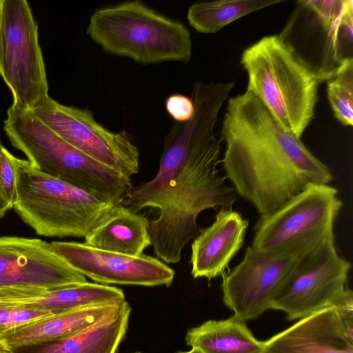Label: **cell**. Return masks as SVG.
<instances>
[{"label": "cell", "instance_id": "cell-25", "mask_svg": "<svg viewBox=\"0 0 353 353\" xmlns=\"http://www.w3.org/2000/svg\"><path fill=\"white\" fill-rule=\"evenodd\" d=\"M168 114L175 122H185L192 119L194 105L191 97L181 94L169 96L165 103Z\"/></svg>", "mask_w": 353, "mask_h": 353}, {"label": "cell", "instance_id": "cell-31", "mask_svg": "<svg viewBox=\"0 0 353 353\" xmlns=\"http://www.w3.org/2000/svg\"><path fill=\"white\" fill-rule=\"evenodd\" d=\"M263 353H266V352H263Z\"/></svg>", "mask_w": 353, "mask_h": 353}, {"label": "cell", "instance_id": "cell-30", "mask_svg": "<svg viewBox=\"0 0 353 353\" xmlns=\"http://www.w3.org/2000/svg\"><path fill=\"white\" fill-rule=\"evenodd\" d=\"M134 353H141V352H134Z\"/></svg>", "mask_w": 353, "mask_h": 353}, {"label": "cell", "instance_id": "cell-29", "mask_svg": "<svg viewBox=\"0 0 353 353\" xmlns=\"http://www.w3.org/2000/svg\"><path fill=\"white\" fill-rule=\"evenodd\" d=\"M0 353H17V352H10V351H8V350H3L2 348H0Z\"/></svg>", "mask_w": 353, "mask_h": 353}, {"label": "cell", "instance_id": "cell-4", "mask_svg": "<svg viewBox=\"0 0 353 353\" xmlns=\"http://www.w3.org/2000/svg\"><path fill=\"white\" fill-rule=\"evenodd\" d=\"M4 130L37 170L66 182L97 199L121 203L131 179L81 152L38 119L32 110L8 109Z\"/></svg>", "mask_w": 353, "mask_h": 353}, {"label": "cell", "instance_id": "cell-21", "mask_svg": "<svg viewBox=\"0 0 353 353\" xmlns=\"http://www.w3.org/2000/svg\"><path fill=\"white\" fill-rule=\"evenodd\" d=\"M283 0H225L192 5L187 14L189 24L197 32L213 34L225 26L256 10Z\"/></svg>", "mask_w": 353, "mask_h": 353}, {"label": "cell", "instance_id": "cell-1", "mask_svg": "<svg viewBox=\"0 0 353 353\" xmlns=\"http://www.w3.org/2000/svg\"><path fill=\"white\" fill-rule=\"evenodd\" d=\"M229 95L222 84L195 83L193 117L174 122L165 137L157 174L132 186L121 203L136 212L159 209L148 232L154 254L165 263L180 261L183 249L201 230L197 219L203 211L232 208L239 199L218 169L221 141L214 130Z\"/></svg>", "mask_w": 353, "mask_h": 353}, {"label": "cell", "instance_id": "cell-20", "mask_svg": "<svg viewBox=\"0 0 353 353\" xmlns=\"http://www.w3.org/2000/svg\"><path fill=\"white\" fill-rule=\"evenodd\" d=\"M125 301V294L121 289L87 281L57 290L41 296L0 300V302L48 311L55 315L90 306L119 304Z\"/></svg>", "mask_w": 353, "mask_h": 353}, {"label": "cell", "instance_id": "cell-22", "mask_svg": "<svg viewBox=\"0 0 353 353\" xmlns=\"http://www.w3.org/2000/svg\"><path fill=\"white\" fill-rule=\"evenodd\" d=\"M325 81L328 101L335 118L345 126H352V57L342 60Z\"/></svg>", "mask_w": 353, "mask_h": 353}, {"label": "cell", "instance_id": "cell-9", "mask_svg": "<svg viewBox=\"0 0 353 353\" xmlns=\"http://www.w3.org/2000/svg\"><path fill=\"white\" fill-rule=\"evenodd\" d=\"M87 282L39 239L0 237V300L41 296Z\"/></svg>", "mask_w": 353, "mask_h": 353}, {"label": "cell", "instance_id": "cell-27", "mask_svg": "<svg viewBox=\"0 0 353 353\" xmlns=\"http://www.w3.org/2000/svg\"><path fill=\"white\" fill-rule=\"evenodd\" d=\"M1 141L0 139V142ZM11 208H12V206L6 203L0 196V219L3 218L6 212Z\"/></svg>", "mask_w": 353, "mask_h": 353}, {"label": "cell", "instance_id": "cell-13", "mask_svg": "<svg viewBox=\"0 0 353 353\" xmlns=\"http://www.w3.org/2000/svg\"><path fill=\"white\" fill-rule=\"evenodd\" d=\"M50 243L55 253L74 270L100 284L168 287L174 279V270L145 254L130 256L74 241Z\"/></svg>", "mask_w": 353, "mask_h": 353}, {"label": "cell", "instance_id": "cell-3", "mask_svg": "<svg viewBox=\"0 0 353 353\" xmlns=\"http://www.w3.org/2000/svg\"><path fill=\"white\" fill-rule=\"evenodd\" d=\"M241 63L254 94L288 132L300 139L314 117L319 85L328 77L278 34L245 49Z\"/></svg>", "mask_w": 353, "mask_h": 353}, {"label": "cell", "instance_id": "cell-26", "mask_svg": "<svg viewBox=\"0 0 353 353\" xmlns=\"http://www.w3.org/2000/svg\"><path fill=\"white\" fill-rule=\"evenodd\" d=\"M3 0H0V72H1V54L2 45V32H3Z\"/></svg>", "mask_w": 353, "mask_h": 353}, {"label": "cell", "instance_id": "cell-2", "mask_svg": "<svg viewBox=\"0 0 353 353\" xmlns=\"http://www.w3.org/2000/svg\"><path fill=\"white\" fill-rule=\"evenodd\" d=\"M220 140L225 179L260 217L270 215L312 184H330L329 168L286 131L251 92L230 98Z\"/></svg>", "mask_w": 353, "mask_h": 353}, {"label": "cell", "instance_id": "cell-7", "mask_svg": "<svg viewBox=\"0 0 353 353\" xmlns=\"http://www.w3.org/2000/svg\"><path fill=\"white\" fill-rule=\"evenodd\" d=\"M332 231L272 249L248 247L243 260L222 275L225 305L245 321L258 318L271 308L301 259Z\"/></svg>", "mask_w": 353, "mask_h": 353}, {"label": "cell", "instance_id": "cell-10", "mask_svg": "<svg viewBox=\"0 0 353 353\" xmlns=\"http://www.w3.org/2000/svg\"><path fill=\"white\" fill-rule=\"evenodd\" d=\"M32 111L65 141L97 162L130 179L139 173V152L126 130L112 132L89 110L64 105L50 97Z\"/></svg>", "mask_w": 353, "mask_h": 353}, {"label": "cell", "instance_id": "cell-17", "mask_svg": "<svg viewBox=\"0 0 353 353\" xmlns=\"http://www.w3.org/2000/svg\"><path fill=\"white\" fill-rule=\"evenodd\" d=\"M150 221L122 203L114 205L84 237L94 248L130 256H140L151 245Z\"/></svg>", "mask_w": 353, "mask_h": 353}, {"label": "cell", "instance_id": "cell-16", "mask_svg": "<svg viewBox=\"0 0 353 353\" xmlns=\"http://www.w3.org/2000/svg\"><path fill=\"white\" fill-rule=\"evenodd\" d=\"M123 303L83 307L24 324L6 334L0 348L15 352L65 339L114 313Z\"/></svg>", "mask_w": 353, "mask_h": 353}, {"label": "cell", "instance_id": "cell-11", "mask_svg": "<svg viewBox=\"0 0 353 353\" xmlns=\"http://www.w3.org/2000/svg\"><path fill=\"white\" fill-rule=\"evenodd\" d=\"M350 267L330 232L298 263L270 309L283 311L292 321L333 305L346 290Z\"/></svg>", "mask_w": 353, "mask_h": 353}, {"label": "cell", "instance_id": "cell-5", "mask_svg": "<svg viewBox=\"0 0 353 353\" xmlns=\"http://www.w3.org/2000/svg\"><path fill=\"white\" fill-rule=\"evenodd\" d=\"M86 33L106 52L142 64L188 63L192 57L188 28L140 1L96 10L90 19Z\"/></svg>", "mask_w": 353, "mask_h": 353}, {"label": "cell", "instance_id": "cell-15", "mask_svg": "<svg viewBox=\"0 0 353 353\" xmlns=\"http://www.w3.org/2000/svg\"><path fill=\"white\" fill-rule=\"evenodd\" d=\"M249 221L232 208H220L214 221L201 230L191 245V274L208 280L222 276L243 246Z\"/></svg>", "mask_w": 353, "mask_h": 353}, {"label": "cell", "instance_id": "cell-6", "mask_svg": "<svg viewBox=\"0 0 353 353\" xmlns=\"http://www.w3.org/2000/svg\"><path fill=\"white\" fill-rule=\"evenodd\" d=\"M12 163V208L39 235L85 237L116 205L37 170L28 161L13 155Z\"/></svg>", "mask_w": 353, "mask_h": 353}, {"label": "cell", "instance_id": "cell-28", "mask_svg": "<svg viewBox=\"0 0 353 353\" xmlns=\"http://www.w3.org/2000/svg\"><path fill=\"white\" fill-rule=\"evenodd\" d=\"M176 353H202V352L197 349L192 348V350H189V351H186V352L180 351V352H176Z\"/></svg>", "mask_w": 353, "mask_h": 353}, {"label": "cell", "instance_id": "cell-24", "mask_svg": "<svg viewBox=\"0 0 353 353\" xmlns=\"http://www.w3.org/2000/svg\"><path fill=\"white\" fill-rule=\"evenodd\" d=\"M12 154L0 142V196L8 205L15 198V180L12 163Z\"/></svg>", "mask_w": 353, "mask_h": 353}, {"label": "cell", "instance_id": "cell-14", "mask_svg": "<svg viewBox=\"0 0 353 353\" xmlns=\"http://www.w3.org/2000/svg\"><path fill=\"white\" fill-rule=\"evenodd\" d=\"M266 353H353V330L334 305L301 318L264 341Z\"/></svg>", "mask_w": 353, "mask_h": 353}, {"label": "cell", "instance_id": "cell-12", "mask_svg": "<svg viewBox=\"0 0 353 353\" xmlns=\"http://www.w3.org/2000/svg\"><path fill=\"white\" fill-rule=\"evenodd\" d=\"M343 206L338 190L329 184H312L274 213L260 217L251 247L267 250L334 230Z\"/></svg>", "mask_w": 353, "mask_h": 353}, {"label": "cell", "instance_id": "cell-18", "mask_svg": "<svg viewBox=\"0 0 353 353\" xmlns=\"http://www.w3.org/2000/svg\"><path fill=\"white\" fill-rule=\"evenodd\" d=\"M131 312L125 301L114 313L65 339L25 349L24 353H115L124 337Z\"/></svg>", "mask_w": 353, "mask_h": 353}, {"label": "cell", "instance_id": "cell-8", "mask_svg": "<svg viewBox=\"0 0 353 353\" xmlns=\"http://www.w3.org/2000/svg\"><path fill=\"white\" fill-rule=\"evenodd\" d=\"M0 75L13 108L32 110L49 97L38 27L26 0H3Z\"/></svg>", "mask_w": 353, "mask_h": 353}, {"label": "cell", "instance_id": "cell-19", "mask_svg": "<svg viewBox=\"0 0 353 353\" xmlns=\"http://www.w3.org/2000/svg\"><path fill=\"white\" fill-rule=\"evenodd\" d=\"M245 322L234 315L209 320L190 329L185 341L202 353H263L264 341L254 336Z\"/></svg>", "mask_w": 353, "mask_h": 353}, {"label": "cell", "instance_id": "cell-23", "mask_svg": "<svg viewBox=\"0 0 353 353\" xmlns=\"http://www.w3.org/2000/svg\"><path fill=\"white\" fill-rule=\"evenodd\" d=\"M52 315L48 311L0 302V341L6 334L16 327Z\"/></svg>", "mask_w": 353, "mask_h": 353}]
</instances>
